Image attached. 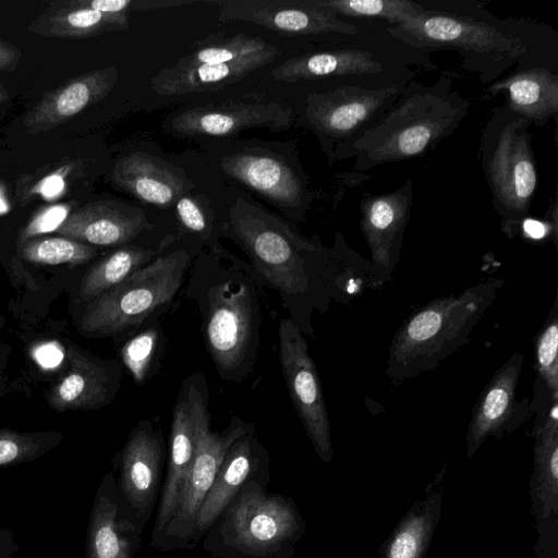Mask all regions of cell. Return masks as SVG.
Masks as SVG:
<instances>
[{
    "instance_id": "13",
    "label": "cell",
    "mask_w": 558,
    "mask_h": 558,
    "mask_svg": "<svg viewBox=\"0 0 558 558\" xmlns=\"http://www.w3.org/2000/svg\"><path fill=\"white\" fill-rule=\"evenodd\" d=\"M558 401H550L535 422L530 495L538 538V558H557L558 549Z\"/></svg>"
},
{
    "instance_id": "47",
    "label": "cell",
    "mask_w": 558,
    "mask_h": 558,
    "mask_svg": "<svg viewBox=\"0 0 558 558\" xmlns=\"http://www.w3.org/2000/svg\"><path fill=\"white\" fill-rule=\"evenodd\" d=\"M10 549H11L10 547H8L7 549H3V547L1 546L0 547V558H12V553Z\"/></svg>"
},
{
    "instance_id": "24",
    "label": "cell",
    "mask_w": 558,
    "mask_h": 558,
    "mask_svg": "<svg viewBox=\"0 0 558 558\" xmlns=\"http://www.w3.org/2000/svg\"><path fill=\"white\" fill-rule=\"evenodd\" d=\"M506 93L505 106L535 126H543L558 113V73L545 66H530L487 85L486 94Z\"/></svg>"
},
{
    "instance_id": "43",
    "label": "cell",
    "mask_w": 558,
    "mask_h": 558,
    "mask_svg": "<svg viewBox=\"0 0 558 558\" xmlns=\"http://www.w3.org/2000/svg\"><path fill=\"white\" fill-rule=\"evenodd\" d=\"M35 357L43 367L52 368L62 361L63 353L56 344L47 343L36 350Z\"/></svg>"
},
{
    "instance_id": "37",
    "label": "cell",
    "mask_w": 558,
    "mask_h": 558,
    "mask_svg": "<svg viewBox=\"0 0 558 558\" xmlns=\"http://www.w3.org/2000/svg\"><path fill=\"white\" fill-rule=\"evenodd\" d=\"M558 301L539 330L536 341V366L538 379L544 384L554 401H558Z\"/></svg>"
},
{
    "instance_id": "31",
    "label": "cell",
    "mask_w": 558,
    "mask_h": 558,
    "mask_svg": "<svg viewBox=\"0 0 558 558\" xmlns=\"http://www.w3.org/2000/svg\"><path fill=\"white\" fill-rule=\"evenodd\" d=\"M315 8L344 21L403 23L424 9L416 0H308Z\"/></svg>"
},
{
    "instance_id": "20",
    "label": "cell",
    "mask_w": 558,
    "mask_h": 558,
    "mask_svg": "<svg viewBox=\"0 0 558 558\" xmlns=\"http://www.w3.org/2000/svg\"><path fill=\"white\" fill-rule=\"evenodd\" d=\"M253 478L270 480L269 457L254 426L231 445L222 459L214 484L197 513L195 545L235 494Z\"/></svg>"
},
{
    "instance_id": "25",
    "label": "cell",
    "mask_w": 558,
    "mask_h": 558,
    "mask_svg": "<svg viewBox=\"0 0 558 558\" xmlns=\"http://www.w3.org/2000/svg\"><path fill=\"white\" fill-rule=\"evenodd\" d=\"M279 53L278 48L271 45L266 50L234 61L182 69L170 66L154 75L150 85L160 96L215 90L238 82L248 73L272 62Z\"/></svg>"
},
{
    "instance_id": "18",
    "label": "cell",
    "mask_w": 558,
    "mask_h": 558,
    "mask_svg": "<svg viewBox=\"0 0 558 558\" xmlns=\"http://www.w3.org/2000/svg\"><path fill=\"white\" fill-rule=\"evenodd\" d=\"M66 354L68 371L46 395L50 408L64 412L108 405L121 386L120 364L70 344Z\"/></svg>"
},
{
    "instance_id": "48",
    "label": "cell",
    "mask_w": 558,
    "mask_h": 558,
    "mask_svg": "<svg viewBox=\"0 0 558 558\" xmlns=\"http://www.w3.org/2000/svg\"><path fill=\"white\" fill-rule=\"evenodd\" d=\"M3 323H4V319H3V316L0 313V327L3 325Z\"/></svg>"
},
{
    "instance_id": "17",
    "label": "cell",
    "mask_w": 558,
    "mask_h": 558,
    "mask_svg": "<svg viewBox=\"0 0 558 558\" xmlns=\"http://www.w3.org/2000/svg\"><path fill=\"white\" fill-rule=\"evenodd\" d=\"M293 123V112L275 101L257 98L194 107L177 114L172 131L183 135L226 136L251 128L282 131Z\"/></svg>"
},
{
    "instance_id": "21",
    "label": "cell",
    "mask_w": 558,
    "mask_h": 558,
    "mask_svg": "<svg viewBox=\"0 0 558 558\" xmlns=\"http://www.w3.org/2000/svg\"><path fill=\"white\" fill-rule=\"evenodd\" d=\"M117 80L118 70L114 66L95 69L46 92L25 116V133L38 135L54 130L104 99Z\"/></svg>"
},
{
    "instance_id": "44",
    "label": "cell",
    "mask_w": 558,
    "mask_h": 558,
    "mask_svg": "<svg viewBox=\"0 0 558 558\" xmlns=\"http://www.w3.org/2000/svg\"><path fill=\"white\" fill-rule=\"evenodd\" d=\"M10 209V204L8 202L4 190L0 184V214H4Z\"/></svg>"
},
{
    "instance_id": "14",
    "label": "cell",
    "mask_w": 558,
    "mask_h": 558,
    "mask_svg": "<svg viewBox=\"0 0 558 558\" xmlns=\"http://www.w3.org/2000/svg\"><path fill=\"white\" fill-rule=\"evenodd\" d=\"M413 204V183L407 179L395 191L364 194L360 203V229L368 246L373 276L378 283L390 278L400 260L405 227Z\"/></svg>"
},
{
    "instance_id": "10",
    "label": "cell",
    "mask_w": 558,
    "mask_h": 558,
    "mask_svg": "<svg viewBox=\"0 0 558 558\" xmlns=\"http://www.w3.org/2000/svg\"><path fill=\"white\" fill-rule=\"evenodd\" d=\"M208 401L204 375L192 374L183 379L172 412L167 474L150 538L153 547L174 512L195 457L199 434L210 426Z\"/></svg>"
},
{
    "instance_id": "40",
    "label": "cell",
    "mask_w": 558,
    "mask_h": 558,
    "mask_svg": "<svg viewBox=\"0 0 558 558\" xmlns=\"http://www.w3.org/2000/svg\"><path fill=\"white\" fill-rule=\"evenodd\" d=\"M177 214L183 226L190 231L205 233L207 230L206 217L199 206L187 196L178 198Z\"/></svg>"
},
{
    "instance_id": "3",
    "label": "cell",
    "mask_w": 558,
    "mask_h": 558,
    "mask_svg": "<svg viewBox=\"0 0 558 558\" xmlns=\"http://www.w3.org/2000/svg\"><path fill=\"white\" fill-rule=\"evenodd\" d=\"M229 232L250 259L260 284L277 292L290 320L313 336L314 311L333 296L337 262L319 240H307L252 206L231 209Z\"/></svg>"
},
{
    "instance_id": "42",
    "label": "cell",
    "mask_w": 558,
    "mask_h": 558,
    "mask_svg": "<svg viewBox=\"0 0 558 558\" xmlns=\"http://www.w3.org/2000/svg\"><path fill=\"white\" fill-rule=\"evenodd\" d=\"M21 57L20 48L0 38V71H14L20 63Z\"/></svg>"
},
{
    "instance_id": "27",
    "label": "cell",
    "mask_w": 558,
    "mask_h": 558,
    "mask_svg": "<svg viewBox=\"0 0 558 558\" xmlns=\"http://www.w3.org/2000/svg\"><path fill=\"white\" fill-rule=\"evenodd\" d=\"M223 171L281 206L299 207L304 185L280 159L258 154H235L222 158Z\"/></svg>"
},
{
    "instance_id": "9",
    "label": "cell",
    "mask_w": 558,
    "mask_h": 558,
    "mask_svg": "<svg viewBox=\"0 0 558 558\" xmlns=\"http://www.w3.org/2000/svg\"><path fill=\"white\" fill-rule=\"evenodd\" d=\"M328 81L333 85L312 92L305 98L303 120L332 162L335 150L369 129L393 105L409 82L379 87L350 80Z\"/></svg>"
},
{
    "instance_id": "45",
    "label": "cell",
    "mask_w": 558,
    "mask_h": 558,
    "mask_svg": "<svg viewBox=\"0 0 558 558\" xmlns=\"http://www.w3.org/2000/svg\"><path fill=\"white\" fill-rule=\"evenodd\" d=\"M8 390V379L4 375L2 367L0 366V397L3 396Z\"/></svg>"
},
{
    "instance_id": "12",
    "label": "cell",
    "mask_w": 558,
    "mask_h": 558,
    "mask_svg": "<svg viewBox=\"0 0 558 558\" xmlns=\"http://www.w3.org/2000/svg\"><path fill=\"white\" fill-rule=\"evenodd\" d=\"M279 357L294 409L318 458L332 460L330 423L324 393L305 335L289 319L279 322Z\"/></svg>"
},
{
    "instance_id": "32",
    "label": "cell",
    "mask_w": 558,
    "mask_h": 558,
    "mask_svg": "<svg viewBox=\"0 0 558 558\" xmlns=\"http://www.w3.org/2000/svg\"><path fill=\"white\" fill-rule=\"evenodd\" d=\"M19 256L35 265H82L94 259L97 248L65 236L38 235L17 244Z\"/></svg>"
},
{
    "instance_id": "29",
    "label": "cell",
    "mask_w": 558,
    "mask_h": 558,
    "mask_svg": "<svg viewBox=\"0 0 558 558\" xmlns=\"http://www.w3.org/2000/svg\"><path fill=\"white\" fill-rule=\"evenodd\" d=\"M112 181L140 199L158 206L171 204L185 189L183 180L161 160L143 153L120 159L112 170Z\"/></svg>"
},
{
    "instance_id": "22",
    "label": "cell",
    "mask_w": 558,
    "mask_h": 558,
    "mask_svg": "<svg viewBox=\"0 0 558 558\" xmlns=\"http://www.w3.org/2000/svg\"><path fill=\"white\" fill-rule=\"evenodd\" d=\"M522 353H513L494 374L478 398L466 433V456L471 459L488 437L500 438L520 424L522 403L515 391L523 365Z\"/></svg>"
},
{
    "instance_id": "7",
    "label": "cell",
    "mask_w": 558,
    "mask_h": 558,
    "mask_svg": "<svg viewBox=\"0 0 558 558\" xmlns=\"http://www.w3.org/2000/svg\"><path fill=\"white\" fill-rule=\"evenodd\" d=\"M505 104L496 106L483 129L478 161L492 194V206L501 217V230L518 234L520 222L530 217L538 175L530 126Z\"/></svg>"
},
{
    "instance_id": "41",
    "label": "cell",
    "mask_w": 558,
    "mask_h": 558,
    "mask_svg": "<svg viewBox=\"0 0 558 558\" xmlns=\"http://www.w3.org/2000/svg\"><path fill=\"white\" fill-rule=\"evenodd\" d=\"M80 4L107 14H128L133 0H77Z\"/></svg>"
},
{
    "instance_id": "1",
    "label": "cell",
    "mask_w": 558,
    "mask_h": 558,
    "mask_svg": "<svg viewBox=\"0 0 558 558\" xmlns=\"http://www.w3.org/2000/svg\"><path fill=\"white\" fill-rule=\"evenodd\" d=\"M424 11L396 25L384 23L396 40L427 53L453 50L462 69L489 85L515 70H558L557 33L523 17L500 19L480 0H416Z\"/></svg>"
},
{
    "instance_id": "5",
    "label": "cell",
    "mask_w": 558,
    "mask_h": 558,
    "mask_svg": "<svg viewBox=\"0 0 558 558\" xmlns=\"http://www.w3.org/2000/svg\"><path fill=\"white\" fill-rule=\"evenodd\" d=\"M502 283L497 279L476 283L435 299L407 318L389 348L386 374L391 383L397 386L433 371L465 345Z\"/></svg>"
},
{
    "instance_id": "38",
    "label": "cell",
    "mask_w": 558,
    "mask_h": 558,
    "mask_svg": "<svg viewBox=\"0 0 558 558\" xmlns=\"http://www.w3.org/2000/svg\"><path fill=\"white\" fill-rule=\"evenodd\" d=\"M72 211L70 204H57L39 210L20 231L17 244L31 238L53 231Z\"/></svg>"
},
{
    "instance_id": "23",
    "label": "cell",
    "mask_w": 558,
    "mask_h": 558,
    "mask_svg": "<svg viewBox=\"0 0 558 558\" xmlns=\"http://www.w3.org/2000/svg\"><path fill=\"white\" fill-rule=\"evenodd\" d=\"M150 228L138 208L96 201L72 209L54 233L93 246H111L128 243Z\"/></svg>"
},
{
    "instance_id": "39",
    "label": "cell",
    "mask_w": 558,
    "mask_h": 558,
    "mask_svg": "<svg viewBox=\"0 0 558 558\" xmlns=\"http://www.w3.org/2000/svg\"><path fill=\"white\" fill-rule=\"evenodd\" d=\"M524 239L541 242L543 240H557V202L554 199L545 214V219L527 217L523 219L518 228V233Z\"/></svg>"
},
{
    "instance_id": "8",
    "label": "cell",
    "mask_w": 558,
    "mask_h": 558,
    "mask_svg": "<svg viewBox=\"0 0 558 558\" xmlns=\"http://www.w3.org/2000/svg\"><path fill=\"white\" fill-rule=\"evenodd\" d=\"M191 256L180 248L159 255L121 283L87 303L78 325L87 338H105L136 329L167 307L180 291Z\"/></svg>"
},
{
    "instance_id": "16",
    "label": "cell",
    "mask_w": 558,
    "mask_h": 558,
    "mask_svg": "<svg viewBox=\"0 0 558 558\" xmlns=\"http://www.w3.org/2000/svg\"><path fill=\"white\" fill-rule=\"evenodd\" d=\"M215 4L222 21H247L289 35L353 36L362 24L361 21L341 20L315 8L308 0H229Z\"/></svg>"
},
{
    "instance_id": "46",
    "label": "cell",
    "mask_w": 558,
    "mask_h": 558,
    "mask_svg": "<svg viewBox=\"0 0 558 558\" xmlns=\"http://www.w3.org/2000/svg\"><path fill=\"white\" fill-rule=\"evenodd\" d=\"M9 98V93L4 88L3 84L0 82V105L7 101Z\"/></svg>"
},
{
    "instance_id": "33",
    "label": "cell",
    "mask_w": 558,
    "mask_h": 558,
    "mask_svg": "<svg viewBox=\"0 0 558 558\" xmlns=\"http://www.w3.org/2000/svg\"><path fill=\"white\" fill-rule=\"evenodd\" d=\"M81 168L80 160L64 159L24 173L16 182L15 198L21 205H27L36 197L54 199L64 191L70 179L78 174Z\"/></svg>"
},
{
    "instance_id": "19",
    "label": "cell",
    "mask_w": 558,
    "mask_h": 558,
    "mask_svg": "<svg viewBox=\"0 0 558 558\" xmlns=\"http://www.w3.org/2000/svg\"><path fill=\"white\" fill-rule=\"evenodd\" d=\"M143 531L123 499L112 471L94 498L86 539V558H135Z\"/></svg>"
},
{
    "instance_id": "30",
    "label": "cell",
    "mask_w": 558,
    "mask_h": 558,
    "mask_svg": "<svg viewBox=\"0 0 558 558\" xmlns=\"http://www.w3.org/2000/svg\"><path fill=\"white\" fill-rule=\"evenodd\" d=\"M165 246L154 250L131 245L113 251L86 272L80 286V299L87 303L95 300L151 262Z\"/></svg>"
},
{
    "instance_id": "6",
    "label": "cell",
    "mask_w": 558,
    "mask_h": 558,
    "mask_svg": "<svg viewBox=\"0 0 558 558\" xmlns=\"http://www.w3.org/2000/svg\"><path fill=\"white\" fill-rule=\"evenodd\" d=\"M269 480L253 478L235 494L203 536L214 558H292L305 533L294 500L267 492Z\"/></svg>"
},
{
    "instance_id": "36",
    "label": "cell",
    "mask_w": 558,
    "mask_h": 558,
    "mask_svg": "<svg viewBox=\"0 0 558 558\" xmlns=\"http://www.w3.org/2000/svg\"><path fill=\"white\" fill-rule=\"evenodd\" d=\"M270 46L258 37L236 34L216 44L198 46L197 49L181 58L173 66L182 69L199 64L234 61L266 50Z\"/></svg>"
},
{
    "instance_id": "11",
    "label": "cell",
    "mask_w": 558,
    "mask_h": 558,
    "mask_svg": "<svg viewBox=\"0 0 558 558\" xmlns=\"http://www.w3.org/2000/svg\"><path fill=\"white\" fill-rule=\"evenodd\" d=\"M253 425L233 416L222 432L202 430L191 470L180 493L174 512L155 548L162 551L191 549L198 510L211 488L222 459L231 445Z\"/></svg>"
},
{
    "instance_id": "4",
    "label": "cell",
    "mask_w": 558,
    "mask_h": 558,
    "mask_svg": "<svg viewBox=\"0 0 558 558\" xmlns=\"http://www.w3.org/2000/svg\"><path fill=\"white\" fill-rule=\"evenodd\" d=\"M471 106L449 73L433 84L412 78L369 129L335 150L333 161L354 158L353 170L363 172L423 156L457 131Z\"/></svg>"
},
{
    "instance_id": "34",
    "label": "cell",
    "mask_w": 558,
    "mask_h": 558,
    "mask_svg": "<svg viewBox=\"0 0 558 558\" xmlns=\"http://www.w3.org/2000/svg\"><path fill=\"white\" fill-rule=\"evenodd\" d=\"M63 438L60 432L0 428V466L34 461L58 447Z\"/></svg>"
},
{
    "instance_id": "2",
    "label": "cell",
    "mask_w": 558,
    "mask_h": 558,
    "mask_svg": "<svg viewBox=\"0 0 558 558\" xmlns=\"http://www.w3.org/2000/svg\"><path fill=\"white\" fill-rule=\"evenodd\" d=\"M186 298L202 317L206 350L219 376L241 383L259 349L263 286L251 265L213 245L189 270Z\"/></svg>"
},
{
    "instance_id": "15",
    "label": "cell",
    "mask_w": 558,
    "mask_h": 558,
    "mask_svg": "<svg viewBox=\"0 0 558 558\" xmlns=\"http://www.w3.org/2000/svg\"><path fill=\"white\" fill-rule=\"evenodd\" d=\"M165 454L163 435L148 420L136 424L120 453L118 486L142 531L156 506Z\"/></svg>"
},
{
    "instance_id": "28",
    "label": "cell",
    "mask_w": 558,
    "mask_h": 558,
    "mask_svg": "<svg viewBox=\"0 0 558 558\" xmlns=\"http://www.w3.org/2000/svg\"><path fill=\"white\" fill-rule=\"evenodd\" d=\"M128 14H107L77 0L50 2L27 26V32L49 38L82 39L129 27Z\"/></svg>"
},
{
    "instance_id": "26",
    "label": "cell",
    "mask_w": 558,
    "mask_h": 558,
    "mask_svg": "<svg viewBox=\"0 0 558 558\" xmlns=\"http://www.w3.org/2000/svg\"><path fill=\"white\" fill-rule=\"evenodd\" d=\"M446 465L426 486L380 548L379 558H425L442 505Z\"/></svg>"
},
{
    "instance_id": "35",
    "label": "cell",
    "mask_w": 558,
    "mask_h": 558,
    "mask_svg": "<svg viewBox=\"0 0 558 558\" xmlns=\"http://www.w3.org/2000/svg\"><path fill=\"white\" fill-rule=\"evenodd\" d=\"M162 338L160 325L150 320L122 345L121 360L138 385L146 383L150 376L161 352Z\"/></svg>"
}]
</instances>
